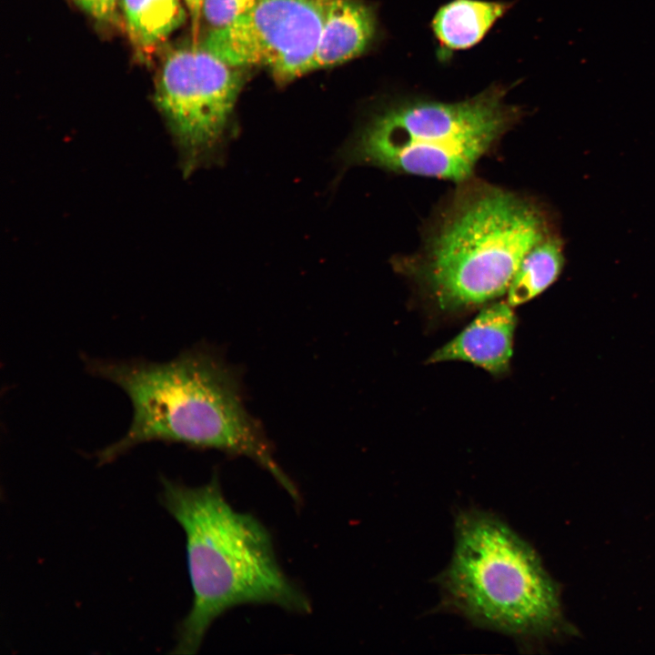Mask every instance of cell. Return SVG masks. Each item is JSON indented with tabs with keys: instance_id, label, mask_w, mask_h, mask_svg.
<instances>
[{
	"instance_id": "1",
	"label": "cell",
	"mask_w": 655,
	"mask_h": 655,
	"mask_svg": "<svg viewBox=\"0 0 655 655\" xmlns=\"http://www.w3.org/2000/svg\"><path fill=\"white\" fill-rule=\"evenodd\" d=\"M82 359L89 374L120 388L133 409L126 434L96 453L98 465L151 441L215 448L253 459L300 502L297 487L244 406L237 373L212 349L196 346L166 362Z\"/></svg>"
},
{
	"instance_id": "2",
	"label": "cell",
	"mask_w": 655,
	"mask_h": 655,
	"mask_svg": "<svg viewBox=\"0 0 655 655\" xmlns=\"http://www.w3.org/2000/svg\"><path fill=\"white\" fill-rule=\"evenodd\" d=\"M550 234L531 198L472 177L445 199L421 247L394 265L440 309L458 310L507 293L526 255Z\"/></svg>"
},
{
	"instance_id": "3",
	"label": "cell",
	"mask_w": 655,
	"mask_h": 655,
	"mask_svg": "<svg viewBox=\"0 0 655 655\" xmlns=\"http://www.w3.org/2000/svg\"><path fill=\"white\" fill-rule=\"evenodd\" d=\"M160 502L182 527L193 603L179 623L175 654H195L212 623L242 604H273L307 614L305 593L282 570L272 539L254 516L236 510L219 479L199 487L161 478Z\"/></svg>"
},
{
	"instance_id": "4",
	"label": "cell",
	"mask_w": 655,
	"mask_h": 655,
	"mask_svg": "<svg viewBox=\"0 0 655 655\" xmlns=\"http://www.w3.org/2000/svg\"><path fill=\"white\" fill-rule=\"evenodd\" d=\"M454 526L451 559L437 578L445 610L525 648L579 634L564 615L559 584L506 522L469 509Z\"/></svg>"
},
{
	"instance_id": "5",
	"label": "cell",
	"mask_w": 655,
	"mask_h": 655,
	"mask_svg": "<svg viewBox=\"0 0 655 655\" xmlns=\"http://www.w3.org/2000/svg\"><path fill=\"white\" fill-rule=\"evenodd\" d=\"M506 96L504 86L494 85L458 102L392 101L367 120L344 155L350 163L459 184L473 177L479 160L522 117Z\"/></svg>"
},
{
	"instance_id": "6",
	"label": "cell",
	"mask_w": 655,
	"mask_h": 655,
	"mask_svg": "<svg viewBox=\"0 0 655 655\" xmlns=\"http://www.w3.org/2000/svg\"><path fill=\"white\" fill-rule=\"evenodd\" d=\"M242 83L237 67L197 41L166 56L155 102L179 148L185 174L211 160L226 143Z\"/></svg>"
},
{
	"instance_id": "7",
	"label": "cell",
	"mask_w": 655,
	"mask_h": 655,
	"mask_svg": "<svg viewBox=\"0 0 655 655\" xmlns=\"http://www.w3.org/2000/svg\"><path fill=\"white\" fill-rule=\"evenodd\" d=\"M324 8L325 0H258L199 43L229 66H264L285 83L312 71Z\"/></svg>"
},
{
	"instance_id": "8",
	"label": "cell",
	"mask_w": 655,
	"mask_h": 655,
	"mask_svg": "<svg viewBox=\"0 0 655 655\" xmlns=\"http://www.w3.org/2000/svg\"><path fill=\"white\" fill-rule=\"evenodd\" d=\"M511 307L508 302L483 307L458 336L436 350L428 362L460 360L480 367L492 375L507 372L517 323Z\"/></svg>"
},
{
	"instance_id": "9",
	"label": "cell",
	"mask_w": 655,
	"mask_h": 655,
	"mask_svg": "<svg viewBox=\"0 0 655 655\" xmlns=\"http://www.w3.org/2000/svg\"><path fill=\"white\" fill-rule=\"evenodd\" d=\"M377 34L374 9L362 0H325L322 30L312 70L363 54Z\"/></svg>"
},
{
	"instance_id": "10",
	"label": "cell",
	"mask_w": 655,
	"mask_h": 655,
	"mask_svg": "<svg viewBox=\"0 0 655 655\" xmlns=\"http://www.w3.org/2000/svg\"><path fill=\"white\" fill-rule=\"evenodd\" d=\"M510 5L506 2L452 0L439 7L431 28L442 57L480 42Z\"/></svg>"
},
{
	"instance_id": "11",
	"label": "cell",
	"mask_w": 655,
	"mask_h": 655,
	"mask_svg": "<svg viewBox=\"0 0 655 655\" xmlns=\"http://www.w3.org/2000/svg\"><path fill=\"white\" fill-rule=\"evenodd\" d=\"M124 24L142 53L153 51L185 21L180 0H121Z\"/></svg>"
},
{
	"instance_id": "12",
	"label": "cell",
	"mask_w": 655,
	"mask_h": 655,
	"mask_svg": "<svg viewBox=\"0 0 655 655\" xmlns=\"http://www.w3.org/2000/svg\"><path fill=\"white\" fill-rule=\"evenodd\" d=\"M564 262L562 242L550 234L520 263L507 291V302L519 306L540 295L558 279Z\"/></svg>"
},
{
	"instance_id": "13",
	"label": "cell",
	"mask_w": 655,
	"mask_h": 655,
	"mask_svg": "<svg viewBox=\"0 0 655 655\" xmlns=\"http://www.w3.org/2000/svg\"><path fill=\"white\" fill-rule=\"evenodd\" d=\"M258 0H203L201 17L211 30L227 26L252 9Z\"/></svg>"
},
{
	"instance_id": "14",
	"label": "cell",
	"mask_w": 655,
	"mask_h": 655,
	"mask_svg": "<svg viewBox=\"0 0 655 655\" xmlns=\"http://www.w3.org/2000/svg\"><path fill=\"white\" fill-rule=\"evenodd\" d=\"M94 19L104 24L119 21L121 0H73Z\"/></svg>"
},
{
	"instance_id": "15",
	"label": "cell",
	"mask_w": 655,
	"mask_h": 655,
	"mask_svg": "<svg viewBox=\"0 0 655 655\" xmlns=\"http://www.w3.org/2000/svg\"><path fill=\"white\" fill-rule=\"evenodd\" d=\"M188 13L190 15V20L192 25L193 41H196L198 34V28L201 19V9L203 0H184Z\"/></svg>"
}]
</instances>
